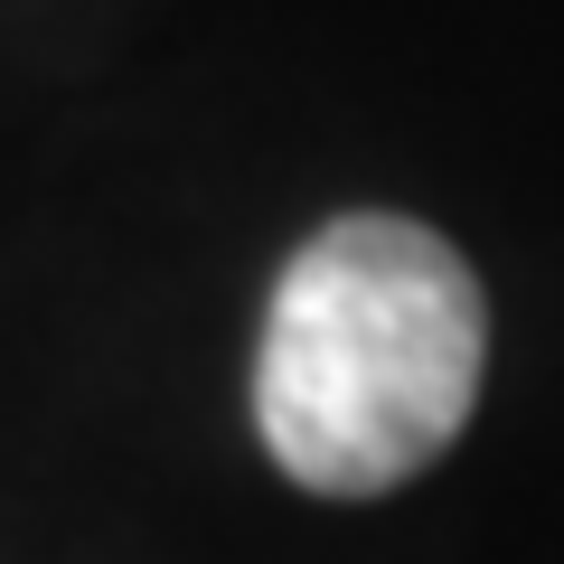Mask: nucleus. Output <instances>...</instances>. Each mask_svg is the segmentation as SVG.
<instances>
[{"instance_id":"obj_1","label":"nucleus","mask_w":564,"mask_h":564,"mask_svg":"<svg viewBox=\"0 0 564 564\" xmlns=\"http://www.w3.org/2000/svg\"><path fill=\"white\" fill-rule=\"evenodd\" d=\"M489 367L470 263L414 217H339L282 263L254 348V433L282 480L386 499L462 443Z\"/></svg>"}]
</instances>
